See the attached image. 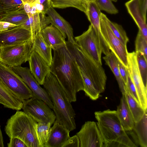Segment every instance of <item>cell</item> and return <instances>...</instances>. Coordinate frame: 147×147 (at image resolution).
I'll use <instances>...</instances> for the list:
<instances>
[{"instance_id": "10", "label": "cell", "mask_w": 147, "mask_h": 147, "mask_svg": "<svg viewBox=\"0 0 147 147\" xmlns=\"http://www.w3.org/2000/svg\"><path fill=\"white\" fill-rule=\"evenodd\" d=\"M100 28L102 34L110 50L114 53L121 63L128 68V52L127 46L123 44L114 34L101 14Z\"/></svg>"}, {"instance_id": "27", "label": "cell", "mask_w": 147, "mask_h": 147, "mask_svg": "<svg viewBox=\"0 0 147 147\" xmlns=\"http://www.w3.org/2000/svg\"><path fill=\"white\" fill-rule=\"evenodd\" d=\"M89 0H50L53 8L63 9L73 7L86 14Z\"/></svg>"}, {"instance_id": "22", "label": "cell", "mask_w": 147, "mask_h": 147, "mask_svg": "<svg viewBox=\"0 0 147 147\" xmlns=\"http://www.w3.org/2000/svg\"><path fill=\"white\" fill-rule=\"evenodd\" d=\"M29 18L24 8V5L3 11L0 13V21L20 26Z\"/></svg>"}, {"instance_id": "1", "label": "cell", "mask_w": 147, "mask_h": 147, "mask_svg": "<svg viewBox=\"0 0 147 147\" xmlns=\"http://www.w3.org/2000/svg\"><path fill=\"white\" fill-rule=\"evenodd\" d=\"M50 72L56 78L71 102L76 100L77 93L84 90V84L79 67L68 48L53 50Z\"/></svg>"}, {"instance_id": "16", "label": "cell", "mask_w": 147, "mask_h": 147, "mask_svg": "<svg viewBox=\"0 0 147 147\" xmlns=\"http://www.w3.org/2000/svg\"><path fill=\"white\" fill-rule=\"evenodd\" d=\"M28 61L31 74L40 85H43L46 76L50 72V66L34 51L32 52Z\"/></svg>"}, {"instance_id": "6", "label": "cell", "mask_w": 147, "mask_h": 147, "mask_svg": "<svg viewBox=\"0 0 147 147\" xmlns=\"http://www.w3.org/2000/svg\"><path fill=\"white\" fill-rule=\"evenodd\" d=\"M33 40L0 48V62L11 68L28 61L32 51Z\"/></svg>"}, {"instance_id": "31", "label": "cell", "mask_w": 147, "mask_h": 147, "mask_svg": "<svg viewBox=\"0 0 147 147\" xmlns=\"http://www.w3.org/2000/svg\"><path fill=\"white\" fill-rule=\"evenodd\" d=\"M51 125L50 123H39L36 124V133L42 147H44V144L47 141Z\"/></svg>"}, {"instance_id": "13", "label": "cell", "mask_w": 147, "mask_h": 147, "mask_svg": "<svg viewBox=\"0 0 147 147\" xmlns=\"http://www.w3.org/2000/svg\"><path fill=\"white\" fill-rule=\"evenodd\" d=\"M20 76L33 92L36 98L44 101L52 109L53 106L47 91L42 88L31 74L30 69L21 66L12 68Z\"/></svg>"}, {"instance_id": "33", "label": "cell", "mask_w": 147, "mask_h": 147, "mask_svg": "<svg viewBox=\"0 0 147 147\" xmlns=\"http://www.w3.org/2000/svg\"><path fill=\"white\" fill-rule=\"evenodd\" d=\"M135 45L136 52L141 53L147 61V40L139 30L136 39Z\"/></svg>"}, {"instance_id": "8", "label": "cell", "mask_w": 147, "mask_h": 147, "mask_svg": "<svg viewBox=\"0 0 147 147\" xmlns=\"http://www.w3.org/2000/svg\"><path fill=\"white\" fill-rule=\"evenodd\" d=\"M22 102L24 112L37 123H50L52 125L54 123L56 117L54 111L42 100L34 96Z\"/></svg>"}, {"instance_id": "37", "label": "cell", "mask_w": 147, "mask_h": 147, "mask_svg": "<svg viewBox=\"0 0 147 147\" xmlns=\"http://www.w3.org/2000/svg\"><path fill=\"white\" fill-rule=\"evenodd\" d=\"M80 142L78 136L75 135L71 137L67 140L62 147H79Z\"/></svg>"}, {"instance_id": "25", "label": "cell", "mask_w": 147, "mask_h": 147, "mask_svg": "<svg viewBox=\"0 0 147 147\" xmlns=\"http://www.w3.org/2000/svg\"><path fill=\"white\" fill-rule=\"evenodd\" d=\"M41 32L35 33L33 43L32 51H35L38 53L51 66L53 60L52 49L45 42Z\"/></svg>"}, {"instance_id": "14", "label": "cell", "mask_w": 147, "mask_h": 147, "mask_svg": "<svg viewBox=\"0 0 147 147\" xmlns=\"http://www.w3.org/2000/svg\"><path fill=\"white\" fill-rule=\"evenodd\" d=\"M101 12L97 0H89L86 13L88 19L93 27L98 38L102 53L105 55L110 52L109 47L101 32L100 17Z\"/></svg>"}, {"instance_id": "26", "label": "cell", "mask_w": 147, "mask_h": 147, "mask_svg": "<svg viewBox=\"0 0 147 147\" xmlns=\"http://www.w3.org/2000/svg\"><path fill=\"white\" fill-rule=\"evenodd\" d=\"M103 58L106 64L109 67L114 74L122 95H125L126 93L125 85L119 72L118 65V59L112 51L103 57Z\"/></svg>"}, {"instance_id": "3", "label": "cell", "mask_w": 147, "mask_h": 147, "mask_svg": "<svg viewBox=\"0 0 147 147\" xmlns=\"http://www.w3.org/2000/svg\"><path fill=\"white\" fill-rule=\"evenodd\" d=\"M94 115L97 121L98 127L104 141V145L115 142L125 147H136L124 130L116 111L109 109L96 111Z\"/></svg>"}, {"instance_id": "19", "label": "cell", "mask_w": 147, "mask_h": 147, "mask_svg": "<svg viewBox=\"0 0 147 147\" xmlns=\"http://www.w3.org/2000/svg\"><path fill=\"white\" fill-rule=\"evenodd\" d=\"M41 33L46 43L53 50L67 46L65 37L56 28L52 25L46 27Z\"/></svg>"}, {"instance_id": "15", "label": "cell", "mask_w": 147, "mask_h": 147, "mask_svg": "<svg viewBox=\"0 0 147 147\" xmlns=\"http://www.w3.org/2000/svg\"><path fill=\"white\" fill-rule=\"evenodd\" d=\"M32 32L21 26H17L0 32V48L25 42L31 39Z\"/></svg>"}, {"instance_id": "11", "label": "cell", "mask_w": 147, "mask_h": 147, "mask_svg": "<svg viewBox=\"0 0 147 147\" xmlns=\"http://www.w3.org/2000/svg\"><path fill=\"white\" fill-rule=\"evenodd\" d=\"M80 147H103L104 141L97 123L93 121L86 122L76 133Z\"/></svg>"}, {"instance_id": "21", "label": "cell", "mask_w": 147, "mask_h": 147, "mask_svg": "<svg viewBox=\"0 0 147 147\" xmlns=\"http://www.w3.org/2000/svg\"><path fill=\"white\" fill-rule=\"evenodd\" d=\"M45 14L37 13L29 15L28 19L20 26L30 31L34 38L36 32H41L51 24L50 18Z\"/></svg>"}, {"instance_id": "41", "label": "cell", "mask_w": 147, "mask_h": 147, "mask_svg": "<svg viewBox=\"0 0 147 147\" xmlns=\"http://www.w3.org/2000/svg\"><path fill=\"white\" fill-rule=\"evenodd\" d=\"M140 7L143 15L145 16L146 14L147 0H138Z\"/></svg>"}, {"instance_id": "38", "label": "cell", "mask_w": 147, "mask_h": 147, "mask_svg": "<svg viewBox=\"0 0 147 147\" xmlns=\"http://www.w3.org/2000/svg\"><path fill=\"white\" fill-rule=\"evenodd\" d=\"M7 144L8 147H27L23 141L18 138H10Z\"/></svg>"}, {"instance_id": "45", "label": "cell", "mask_w": 147, "mask_h": 147, "mask_svg": "<svg viewBox=\"0 0 147 147\" xmlns=\"http://www.w3.org/2000/svg\"><path fill=\"white\" fill-rule=\"evenodd\" d=\"M112 1L116 2L117 1V0H111Z\"/></svg>"}, {"instance_id": "40", "label": "cell", "mask_w": 147, "mask_h": 147, "mask_svg": "<svg viewBox=\"0 0 147 147\" xmlns=\"http://www.w3.org/2000/svg\"><path fill=\"white\" fill-rule=\"evenodd\" d=\"M16 26H17L15 24L7 22L0 21V32L7 30Z\"/></svg>"}, {"instance_id": "24", "label": "cell", "mask_w": 147, "mask_h": 147, "mask_svg": "<svg viewBox=\"0 0 147 147\" xmlns=\"http://www.w3.org/2000/svg\"><path fill=\"white\" fill-rule=\"evenodd\" d=\"M116 111L124 130L126 131L133 130L135 122L124 95H122Z\"/></svg>"}, {"instance_id": "18", "label": "cell", "mask_w": 147, "mask_h": 147, "mask_svg": "<svg viewBox=\"0 0 147 147\" xmlns=\"http://www.w3.org/2000/svg\"><path fill=\"white\" fill-rule=\"evenodd\" d=\"M53 124L44 147H62L70 138L68 129L55 121Z\"/></svg>"}, {"instance_id": "12", "label": "cell", "mask_w": 147, "mask_h": 147, "mask_svg": "<svg viewBox=\"0 0 147 147\" xmlns=\"http://www.w3.org/2000/svg\"><path fill=\"white\" fill-rule=\"evenodd\" d=\"M136 53H128V69L131 77L136 87L140 106L147 109V88L144 86L139 70Z\"/></svg>"}, {"instance_id": "20", "label": "cell", "mask_w": 147, "mask_h": 147, "mask_svg": "<svg viewBox=\"0 0 147 147\" xmlns=\"http://www.w3.org/2000/svg\"><path fill=\"white\" fill-rule=\"evenodd\" d=\"M129 14L141 32L146 40H147V24L141 11L138 0H130L125 3Z\"/></svg>"}, {"instance_id": "9", "label": "cell", "mask_w": 147, "mask_h": 147, "mask_svg": "<svg viewBox=\"0 0 147 147\" xmlns=\"http://www.w3.org/2000/svg\"><path fill=\"white\" fill-rule=\"evenodd\" d=\"M76 44L96 63L102 65V50L94 30L91 24L81 35L74 38Z\"/></svg>"}, {"instance_id": "34", "label": "cell", "mask_w": 147, "mask_h": 147, "mask_svg": "<svg viewBox=\"0 0 147 147\" xmlns=\"http://www.w3.org/2000/svg\"><path fill=\"white\" fill-rule=\"evenodd\" d=\"M98 5L101 11H104L111 14L118 13L119 11L111 0H97Z\"/></svg>"}, {"instance_id": "5", "label": "cell", "mask_w": 147, "mask_h": 147, "mask_svg": "<svg viewBox=\"0 0 147 147\" xmlns=\"http://www.w3.org/2000/svg\"><path fill=\"white\" fill-rule=\"evenodd\" d=\"M67 46L74 57L81 76L88 78L98 93L105 91L107 77L102 65L96 63L85 53L76 43L66 41Z\"/></svg>"}, {"instance_id": "28", "label": "cell", "mask_w": 147, "mask_h": 147, "mask_svg": "<svg viewBox=\"0 0 147 147\" xmlns=\"http://www.w3.org/2000/svg\"><path fill=\"white\" fill-rule=\"evenodd\" d=\"M147 111L140 121L135 123L133 129L137 136L138 143L142 147H147Z\"/></svg>"}, {"instance_id": "2", "label": "cell", "mask_w": 147, "mask_h": 147, "mask_svg": "<svg viewBox=\"0 0 147 147\" xmlns=\"http://www.w3.org/2000/svg\"><path fill=\"white\" fill-rule=\"evenodd\" d=\"M43 85L53 104L55 121L70 131L76 129L75 111L55 77L50 72L46 76Z\"/></svg>"}, {"instance_id": "35", "label": "cell", "mask_w": 147, "mask_h": 147, "mask_svg": "<svg viewBox=\"0 0 147 147\" xmlns=\"http://www.w3.org/2000/svg\"><path fill=\"white\" fill-rule=\"evenodd\" d=\"M125 91H127L140 105L136 87L131 77L129 71L127 75V83L125 85Z\"/></svg>"}, {"instance_id": "39", "label": "cell", "mask_w": 147, "mask_h": 147, "mask_svg": "<svg viewBox=\"0 0 147 147\" xmlns=\"http://www.w3.org/2000/svg\"><path fill=\"white\" fill-rule=\"evenodd\" d=\"M118 65L120 75L125 85L127 82V75L128 72V68L124 66L119 60Z\"/></svg>"}, {"instance_id": "17", "label": "cell", "mask_w": 147, "mask_h": 147, "mask_svg": "<svg viewBox=\"0 0 147 147\" xmlns=\"http://www.w3.org/2000/svg\"><path fill=\"white\" fill-rule=\"evenodd\" d=\"M45 14L50 18L51 25L56 28L65 38L67 36V41L73 44H75L72 27L56 11L51 4L47 9Z\"/></svg>"}, {"instance_id": "23", "label": "cell", "mask_w": 147, "mask_h": 147, "mask_svg": "<svg viewBox=\"0 0 147 147\" xmlns=\"http://www.w3.org/2000/svg\"><path fill=\"white\" fill-rule=\"evenodd\" d=\"M0 104L6 108L20 111L22 101L10 90L0 80Z\"/></svg>"}, {"instance_id": "32", "label": "cell", "mask_w": 147, "mask_h": 147, "mask_svg": "<svg viewBox=\"0 0 147 147\" xmlns=\"http://www.w3.org/2000/svg\"><path fill=\"white\" fill-rule=\"evenodd\" d=\"M136 53V58L139 70L144 86L147 88V65L146 61L140 52Z\"/></svg>"}, {"instance_id": "30", "label": "cell", "mask_w": 147, "mask_h": 147, "mask_svg": "<svg viewBox=\"0 0 147 147\" xmlns=\"http://www.w3.org/2000/svg\"><path fill=\"white\" fill-rule=\"evenodd\" d=\"M101 14L115 36L123 45H126L129 39L122 26L111 21L104 13Z\"/></svg>"}, {"instance_id": "36", "label": "cell", "mask_w": 147, "mask_h": 147, "mask_svg": "<svg viewBox=\"0 0 147 147\" xmlns=\"http://www.w3.org/2000/svg\"><path fill=\"white\" fill-rule=\"evenodd\" d=\"M3 11L14 8L23 4L22 0H0Z\"/></svg>"}, {"instance_id": "4", "label": "cell", "mask_w": 147, "mask_h": 147, "mask_svg": "<svg viewBox=\"0 0 147 147\" xmlns=\"http://www.w3.org/2000/svg\"><path fill=\"white\" fill-rule=\"evenodd\" d=\"M37 123L24 111H17L7 120L5 131L9 138L20 139L27 147H42L36 131Z\"/></svg>"}, {"instance_id": "42", "label": "cell", "mask_w": 147, "mask_h": 147, "mask_svg": "<svg viewBox=\"0 0 147 147\" xmlns=\"http://www.w3.org/2000/svg\"><path fill=\"white\" fill-rule=\"evenodd\" d=\"M4 144L2 133L1 130L0 125V147H4Z\"/></svg>"}, {"instance_id": "44", "label": "cell", "mask_w": 147, "mask_h": 147, "mask_svg": "<svg viewBox=\"0 0 147 147\" xmlns=\"http://www.w3.org/2000/svg\"><path fill=\"white\" fill-rule=\"evenodd\" d=\"M3 11L2 8V6L1 3L0 2V13Z\"/></svg>"}, {"instance_id": "7", "label": "cell", "mask_w": 147, "mask_h": 147, "mask_svg": "<svg viewBox=\"0 0 147 147\" xmlns=\"http://www.w3.org/2000/svg\"><path fill=\"white\" fill-rule=\"evenodd\" d=\"M0 80L22 101L34 95L21 77L10 67L0 62Z\"/></svg>"}, {"instance_id": "43", "label": "cell", "mask_w": 147, "mask_h": 147, "mask_svg": "<svg viewBox=\"0 0 147 147\" xmlns=\"http://www.w3.org/2000/svg\"><path fill=\"white\" fill-rule=\"evenodd\" d=\"M37 0H22L23 4H28L30 5L33 4Z\"/></svg>"}, {"instance_id": "29", "label": "cell", "mask_w": 147, "mask_h": 147, "mask_svg": "<svg viewBox=\"0 0 147 147\" xmlns=\"http://www.w3.org/2000/svg\"><path fill=\"white\" fill-rule=\"evenodd\" d=\"M124 96L134 121L135 123L138 122L141 119L147 110H145L127 91H126Z\"/></svg>"}]
</instances>
